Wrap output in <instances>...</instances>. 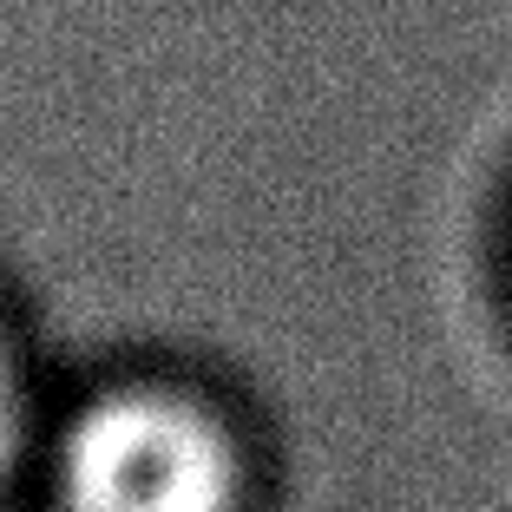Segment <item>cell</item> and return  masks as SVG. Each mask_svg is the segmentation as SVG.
<instances>
[{
	"label": "cell",
	"instance_id": "obj_2",
	"mask_svg": "<svg viewBox=\"0 0 512 512\" xmlns=\"http://www.w3.org/2000/svg\"><path fill=\"white\" fill-rule=\"evenodd\" d=\"M20 453H27V375H20L14 348L0 335V486L14 480Z\"/></svg>",
	"mask_w": 512,
	"mask_h": 512
},
{
	"label": "cell",
	"instance_id": "obj_1",
	"mask_svg": "<svg viewBox=\"0 0 512 512\" xmlns=\"http://www.w3.org/2000/svg\"><path fill=\"white\" fill-rule=\"evenodd\" d=\"M53 486L66 512H243L237 427L191 388H106L60 427Z\"/></svg>",
	"mask_w": 512,
	"mask_h": 512
}]
</instances>
